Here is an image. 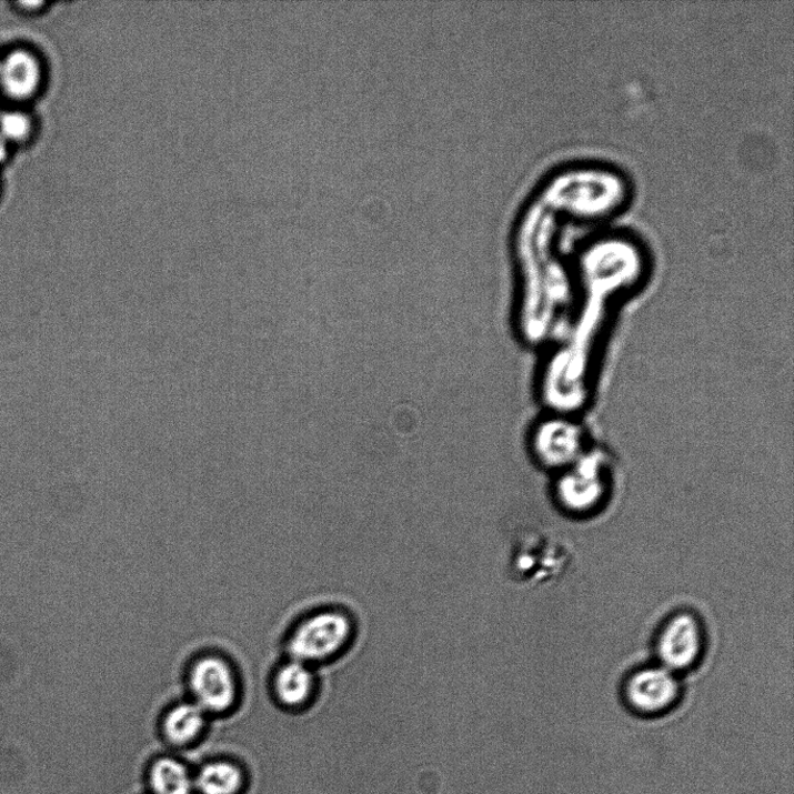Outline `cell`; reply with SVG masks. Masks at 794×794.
<instances>
[{
    "label": "cell",
    "mask_w": 794,
    "mask_h": 794,
    "mask_svg": "<svg viewBox=\"0 0 794 794\" xmlns=\"http://www.w3.org/2000/svg\"><path fill=\"white\" fill-rule=\"evenodd\" d=\"M272 687L284 707L301 710L315 697L318 684L310 665L290 659L278 670Z\"/></svg>",
    "instance_id": "7"
},
{
    "label": "cell",
    "mask_w": 794,
    "mask_h": 794,
    "mask_svg": "<svg viewBox=\"0 0 794 794\" xmlns=\"http://www.w3.org/2000/svg\"><path fill=\"white\" fill-rule=\"evenodd\" d=\"M208 714L194 702L172 706L163 718V733L175 746H185L200 736L208 721Z\"/></svg>",
    "instance_id": "8"
},
{
    "label": "cell",
    "mask_w": 794,
    "mask_h": 794,
    "mask_svg": "<svg viewBox=\"0 0 794 794\" xmlns=\"http://www.w3.org/2000/svg\"><path fill=\"white\" fill-rule=\"evenodd\" d=\"M31 122L23 113L11 111L0 117V137L7 141H19L27 137Z\"/></svg>",
    "instance_id": "12"
},
{
    "label": "cell",
    "mask_w": 794,
    "mask_h": 794,
    "mask_svg": "<svg viewBox=\"0 0 794 794\" xmlns=\"http://www.w3.org/2000/svg\"><path fill=\"white\" fill-rule=\"evenodd\" d=\"M188 682L193 702L207 714L225 713L238 701L239 684L234 669L221 656L205 655L193 662Z\"/></svg>",
    "instance_id": "2"
},
{
    "label": "cell",
    "mask_w": 794,
    "mask_h": 794,
    "mask_svg": "<svg viewBox=\"0 0 794 794\" xmlns=\"http://www.w3.org/2000/svg\"><path fill=\"white\" fill-rule=\"evenodd\" d=\"M149 784L154 794H192L194 781L188 767L171 757L157 760L149 772Z\"/></svg>",
    "instance_id": "10"
},
{
    "label": "cell",
    "mask_w": 794,
    "mask_h": 794,
    "mask_svg": "<svg viewBox=\"0 0 794 794\" xmlns=\"http://www.w3.org/2000/svg\"><path fill=\"white\" fill-rule=\"evenodd\" d=\"M704 646L705 634L700 619L690 612H680L662 627L656 653L662 666L679 674L698 663Z\"/></svg>",
    "instance_id": "3"
},
{
    "label": "cell",
    "mask_w": 794,
    "mask_h": 794,
    "mask_svg": "<svg viewBox=\"0 0 794 794\" xmlns=\"http://www.w3.org/2000/svg\"><path fill=\"white\" fill-rule=\"evenodd\" d=\"M0 80L10 96L27 98L39 86L40 67L31 54L21 51L14 52L2 62Z\"/></svg>",
    "instance_id": "9"
},
{
    "label": "cell",
    "mask_w": 794,
    "mask_h": 794,
    "mask_svg": "<svg viewBox=\"0 0 794 794\" xmlns=\"http://www.w3.org/2000/svg\"><path fill=\"white\" fill-rule=\"evenodd\" d=\"M242 785L241 768L228 761L205 764L194 781V787L202 794H237Z\"/></svg>",
    "instance_id": "11"
},
{
    "label": "cell",
    "mask_w": 794,
    "mask_h": 794,
    "mask_svg": "<svg viewBox=\"0 0 794 794\" xmlns=\"http://www.w3.org/2000/svg\"><path fill=\"white\" fill-rule=\"evenodd\" d=\"M0 70H2V61H0Z\"/></svg>",
    "instance_id": "14"
},
{
    "label": "cell",
    "mask_w": 794,
    "mask_h": 794,
    "mask_svg": "<svg viewBox=\"0 0 794 794\" xmlns=\"http://www.w3.org/2000/svg\"><path fill=\"white\" fill-rule=\"evenodd\" d=\"M600 465L593 459L581 458L579 464L567 468L561 475L555 485V499L565 512L589 514L604 502L607 484Z\"/></svg>",
    "instance_id": "5"
},
{
    "label": "cell",
    "mask_w": 794,
    "mask_h": 794,
    "mask_svg": "<svg viewBox=\"0 0 794 794\" xmlns=\"http://www.w3.org/2000/svg\"><path fill=\"white\" fill-rule=\"evenodd\" d=\"M582 446L579 428L569 421L550 418L532 430L529 446L533 459L543 468L560 470L572 466Z\"/></svg>",
    "instance_id": "6"
},
{
    "label": "cell",
    "mask_w": 794,
    "mask_h": 794,
    "mask_svg": "<svg viewBox=\"0 0 794 794\" xmlns=\"http://www.w3.org/2000/svg\"><path fill=\"white\" fill-rule=\"evenodd\" d=\"M8 157V141L0 137V163H2Z\"/></svg>",
    "instance_id": "13"
},
{
    "label": "cell",
    "mask_w": 794,
    "mask_h": 794,
    "mask_svg": "<svg viewBox=\"0 0 794 794\" xmlns=\"http://www.w3.org/2000/svg\"><path fill=\"white\" fill-rule=\"evenodd\" d=\"M627 706L641 716H660L672 710L681 697L677 674L660 665L637 670L625 685Z\"/></svg>",
    "instance_id": "4"
},
{
    "label": "cell",
    "mask_w": 794,
    "mask_h": 794,
    "mask_svg": "<svg viewBox=\"0 0 794 794\" xmlns=\"http://www.w3.org/2000/svg\"><path fill=\"white\" fill-rule=\"evenodd\" d=\"M355 636L353 617L338 609L310 614L290 634L291 660L310 666L335 660L351 646Z\"/></svg>",
    "instance_id": "1"
}]
</instances>
